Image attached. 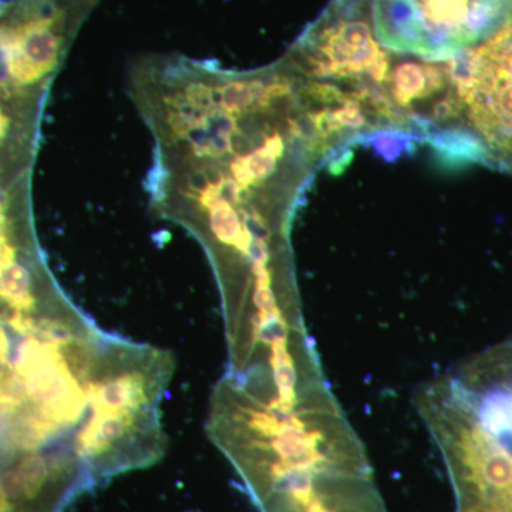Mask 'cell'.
<instances>
[{"label": "cell", "instance_id": "ba28073f", "mask_svg": "<svg viewBox=\"0 0 512 512\" xmlns=\"http://www.w3.org/2000/svg\"><path fill=\"white\" fill-rule=\"evenodd\" d=\"M458 512H512V507H488V505H473V507L458 508Z\"/></svg>", "mask_w": 512, "mask_h": 512}, {"label": "cell", "instance_id": "9c48e42d", "mask_svg": "<svg viewBox=\"0 0 512 512\" xmlns=\"http://www.w3.org/2000/svg\"><path fill=\"white\" fill-rule=\"evenodd\" d=\"M2 77H5V74H3V72H2V66H0V79H2Z\"/></svg>", "mask_w": 512, "mask_h": 512}, {"label": "cell", "instance_id": "7a4b0ae2", "mask_svg": "<svg viewBox=\"0 0 512 512\" xmlns=\"http://www.w3.org/2000/svg\"><path fill=\"white\" fill-rule=\"evenodd\" d=\"M49 269L0 268V512H64L109 481L138 426L136 343L101 332Z\"/></svg>", "mask_w": 512, "mask_h": 512}, {"label": "cell", "instance_id": "5b68a950", "mask_svg": "<svg viewBox=\"0 0 512 512\" xmlns=\"http://www.w3.org/2000/svg\"><path fill=\"white\" fill-rule=\"evenodd\" d=\"M377 39L400 55L444 62L512 22V0H373Z\"/></svg>", "mask_w": 512, "mask_h": 512}, {"label": "cell", "instance_id": "277c9868", "mask_svg": "<svg viewBox=\"0 0 512 512\" xmlns=\"http://www.w3.org/2000/svg\"><path fill=\"white\" fill-rule=\"evenodd\" d=\"M443 136L467 160L512 174V22L451 59Z\"/></svg>", "mask_w": 512, "mask_h": 512}, {"label": "cell", "instance_id": "6da1fadb", "mask_svg": "<svg viewBox=\"0 0 512 512\" xmlns=\"http://www.w3.org/2000/svg\"><path fill=\"white\" fill-rule=\"evenodd\" d=\"M130 92L156 140L151 204L200 239L227 323L296 308L289 231L325 154L284 59L249 72L147 59Z\"/></svg>", "mask_w": 512, "mask_h": 512}, {"label": "cell", "instance_id": "52a82bcc", "mask_svg": "<svg viewBox=\"0 0 512 512\" xmlns=\"http://www.w3.org/2000/svg\"><path fill=\"white\" fill-rule=\"evenodd\" d=\"M275 512H387L373 473L339 474L316 481Z\"/></svg>", "mask_w": 512, "mask_h": 512}, {"label": "cell", "instance_id": "3957f363", "mask_svg": "<svg viewBox=\"0 0 512 512\" xmlns=\"http://www.w3.org/2000/svg\"><path fill=\"white\" fill-rule=\"evenodd\" d=\"M396 57L377 39L373 0H330L282 57L326 153L345 138L420 123L429 66Z\"/></svg>", "mask_w": 512, "mask_h": 512}, {"label": "cell", "instance_id": "8992f818", "mask_svg": "<svg viewBox=\"0 0 512 512\" xmlns=\"http://www.w3.org/2000/svg\"><path fill=\"white\" fill-rule=\"evenodd\" d=\"M49 89L0 79V197L32 178Z\"/></svg>", "mask_w": 512, "mask_h": 512}]
</instances>
